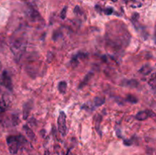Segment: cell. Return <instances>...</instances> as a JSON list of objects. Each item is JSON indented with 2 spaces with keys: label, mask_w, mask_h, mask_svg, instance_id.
<instances>
[{
  "label": "cell",
  "mask_w": 156,
  "mask_h": 155,
  "mask_svg": "<svg viewBox=\"0 0 156 155\" xmlns=\"http://www.w3.org/2000/svg\"><path fill=\"white\" fill-rule=\"evenodd\" d=\"M7 144H8V150L10 153L15 155L18 153L20 147L21 145L27 144V141L25 138L21 135H9L6 139Z\"/></svg>",
  "instance_id": "obj_3"
},
{
  "label": "cell",
  "mask_w": 156,
  "mask_h": 155,
  "mask_svg": "<svg viewBox=\"0 0 156 155\" xmlns=\"http://www.w3.org/2000/svg\"><path fill=\"white\" fill-rule=\"evenodd\" d=\"M126 100L127 102H129V103H133V104L138 103V98L136 97L134 95H132V94H128L127 97H126Z\"/></svg>",
  "instance_id": "obj_17"
},
{
  "label": "cell",
  "mask_w": 156,
  "mask_h": 155,
  "mask_svg": "<svg viewBox=\"0 0 156 155\" xmlns=\"http://www.w3.org/2000/svg\"><path fill=\"white\" fill-rule=\"evenodd\" d=\"M10 47L15 60L18 62L22 56L27 47L25 35L22 34V32L20 34L16 32V34H14L11 37L10 41Z\"/></svg>",
  "instance_id": "obj_2"
},
{
  "label": "cell",
  "mask_w": 156,
  "mask_h": 155,
  "mask_svg": "<svg viewBox=\"0 0 156 155\" xmlns=\"http://www.w3.org/2000/svg\"><path fill=\"white\" fill-rule=\"evenodd\" d=\"M139 18V14L138 13H134L132 16V20L133 21V22H136L137 21V19Z\"/></svg>",
  "instance_id": "obj_23"
},
{
  "label": "cell",
  "mask_w": 156,
  "mask_h": 155,
  "mask_svg": "<svg viewBox=\"0 0 156 155\" xmlns=\"http://www.w3.org/2000/svg\"><path fill=\"white\" fill-rule=\"evenodd\" d=\"M57 123H58L59 132L63 136H65L66 134V115L64 112H60Z\"/></svg>",
  "instance_id": "obj_4"
},
{
  "label": "cell",
  "mask_w": 156,
  "mask_h": 155,
  "mask_svg": "<svg viewBox=\"0 0 156 155\" xmlns=\"http://www.w3.org/2000/svg\"><path fill=\"white\" fill-rule=\"evenodd\" d=\"M0 85H2V87L6 88L9 91H12V81H11V77H10L7 71H4L2 72V78H1V80H0Z\"/></svg>",
  "instance_id": "obj_5"
},
{
  "label": "cell",
  "mask_w": 156,
  "mask_h": 155,
  "mask_svg": "<svg viewBox=\"0 0 156 155\" xmlns=\"http://www.w3.org/2000/svg\"><path fill=\"white\" fill-rule=\"evenodd\" d=\"M93 75H94L93 72H89V73H88V74H86V76H85V78H83V80H82V82L80 83V84H79V89L83 88V87H85V86H86V84H87L89 82V81H90L91 78L93 77Z\"/></svg>",
  "instance_id": "obj_11"
},
{
  "label": "cell",
  "mask_w": 156,
  "mask_h": 155,
  "mask_svg": "<svg viewBox=\"0 0 156 155\" xmlns=\"http://www.w3.org/2000/svg\"><path fill=\"white\" fill-rule=\"evenodd\" d=\"M151 71H152V68L149 65H145L139 70V72L142 75H148L151 73Z\"/></svg>",
  "instance_id": "obj_12"
},
{
  "label": "cell",
  "mask_w": 156,
  "mask_h": 155,
  "mask_svg": "<svg viewBox=\"0 0 156 155\" xmlns=\"http://www.w3.org/2000/svg\"><path fill=\"white\" fill-rule=\"evenodd\" d=\"M112 1H114V2H117V0H112Z\"/></svg>",
  "instance_id": "obj_25"
},
{
  "label": "cell",
  "mask_w": 156,
  "mask_h": 155,
  "mask_svg": "<svg viewBox=\"0 0 156 155\" xmlns=\"http://www.w3.org/2000/svg\"><path fill=\"white\" fill-rule=\"evenodd\" d=\"M123 143H124V144H125V145L129 146V145H131V144H132V141H130V140H124Z\"/></svg>",
  "instance_id": "obj_24"
},
{
  "label": "cell",
  "mask_w": 156,
  "mask_h": 155,
  "mask_svg": "<svg viewBox=\"0 0 156 155\" xmlns=\"http://www.w3.org/2000/svg\"><path fill=\"white\" fill-rule=\"evenodd\" d=\"M66 13H67V6H65L63 8L62 11L60 12V18L63 20H64L66 17Z\"/></svg>",
  "instance_id": "obj_20"
},
{
  "label": "cell",
  "mask_w": 156,
  "mask_h": 155,
  "mask_svg": "<svg viewBox=\"0 0 156 155\" xmlns=\"http://www.w3.org/2000/svg\"><path fill=\"white\" fill-rule=\"evenodd\" d=\"M28 17L32 21H40L41 19L38 11L37 10L34 9V8H30L29 9V11H28Z\"/></svg>",
  "instance_id": "obj_10"
},
{
  "label": "cell",
  "mask_w": 156,
  "mask_h": 155,
  "mask_svg": "<svg viewBox=\"0 0 156 155\" xmlns=\"http://www.w3.org/2000/svg\"><path fill=\"white\" fill-rule=\"evenodd\" d=\"M151 116H154V113H152L151 110H143V111L139 112L135 117L139 121H143L151 117Z\"/></svg>",
  "instance_id": "obj_7"
},
{
  "label": "cell",
  "mask_w": 156,
  "mask_h": 155,
  "mask_svg": "<svg viewBox=\"0 0 156 155\" xmlns=\"http://www.w3.org/2000/svg\"><path fill=\"white\" fill-rule=\"evenodd\" d=\"M104 11H105V13L106 14V15H111L113 12H114V9H113L111 7H108V8H105V9L104 10Z\"/></svg>",
  "instance_id": "obj_21"
},
{
  "label": "cell",
  "mask_w": 156,
  "mask_h": 155,
  "mask_svg": "<svg viewBox=\"0 0 156 155\" xmlns=\"http://www.w3.org/2000/svg\"><path fill=\"white\" fill-rule=\"evenodd\" d=\"M66 89H67V83L65 81H60L58 84V90L60 94H65L66 92Z\"/></svg>",
  "instance_id": "obj_15"
},
{
  "label": "cell",
  "mask_w": 156,
  "mask_h": 155,
  "mask_svg": "<svg viewBox=\"0 0 156 155\" xmlns=\"http://www.w3.org/2000/svg\"><path fill=\"white\" fill-rule=\"evenodd\" d=\"M33 107V102L31 100L27 101V103L24 105V108H23V119L24 120H27L28 116H29L31 110H32Z\"/></svg>",
  "instance_id": "obj_9"
},
{
  "label": "cell",
  "mask_w": 156,
  "mask_h": 155,
  "mask_svg": "<svg viewBox=\"0 0 156 155\" xmlns=\"http://www.w3.org/2000/svg\"><path fill=\"white\" fill-rule=\"evenodd\" d=\"M8 104L5 99V93L3 90V87L0 85V111L4 112L6 110Z\"/></svg>",
  "instance_id": "obj_6"
},
{
  "label": "cell",
  "mask_w": 156,
  "mask_h": 155,
  "mask_svg": "<svg viewBox=\"0 0 156 155\" xmlns=\"http://www.w3.org/2000/svg\"><path fill=\"white\" fill-rule=\"evenodd\" d=\"M23 129H24V132H26V135H27L28 138H30L32 141L35 139V135H34V133L33 132V131L31 130V129L29 126H27V125H24V127H23Z\"/></svg>",
  "instance_id": "obj_13"
},
{
  "label": "cell",
  "mask_w": 156,
  "mask_h": 155,
  "mask_svg": "<svg viewBox=\"0 0 156 155\" xmlns=\"http://www.w3.org/2000/svg\"><path fill=\"white\" fill-rule=\"evenodd\" d=\"M120 85L122 87H130V88H136L138 87L139 82L136 79H125L123 80L120 83Z\"/></svg>",
  "instance_id": "obj_8"
},
{
  "label": "cell",
  "mask_w": 156,
  "mask_h": 155,
  "mask_svg": "<svg viewBox=\"0 0 156 155\" xmlns=\"http://www.w3.org/2000/svg\"><path fill=\"white\" fill-rule=\"evenodd\" d=\"M155 84H156V80H155V78H154V74H153L152 78H151L150 81H148V84H149L150 87H151L153 90H155Z\"/></svg>",
  "instance_id": "obj_19"
},
{
  "label": "cell",
  "mask_w": 156,
  "mask_h": 155,
  "mask_svg": "<svg viewBox=\"0 0 156 155\" xmlns=\"http://www.w3.org/2000/svg\"><path fill=\"white\" fill-rule=\"evenodd\" d=\"M101 116L99 114L96 115L95 116V129H96L97 131L98 132V133H100V124L101 122Z\"/></svg>",
  "instance_id": "obj_16"
},
{
  "label": "cell",
  "mask_w": 156,
  "mask_h": 155,
  "mask_svg": "<svg viewBox=\"0 0 156 155\" xmlns=\"http://www.w3.org/2000/svg\"><path fill=\"white\" fill-rule=\"evenodd\" d=\"M105 97H96L95 99H94L93 104L95 107H98L103 105L104 103H105Z\"/></svg>",
  "instance_id": "obj_14"
},
{
  "label": "cell",
  "mask_w": 156,
  "mask_h": 155,
  "mask_svg": "<svg viewBox=\"0 0 156 155\" xmlns=\"http://www.w3.org/2000/svg\"><path fill=\"white\" fill-rule=\"evenodd\" d=\"M74 12L76 13V14H77V15H81V14H82V11H81V9H80V8H79V6H76V7H75Z\"/></svg>",
  "instance_id": "obj_22"
},
{
  "label": "cell",
  "mask_w": 156,
  "mask_h": 155,
  "mask_svg": "<svg viewBox=\"0 0 156 155\" xmlns=\"http://www.w3.org/2000/svg\"><path fill=\"white\" fill-rule=\"evenodd\" d=\"M62 34H62L61 31H60V30H56V31H55L54 32H53V37H52V38H53V41H56L59 38H60V37H61Z\"/></svg>",
  "instance_id": "obj_18"
},
{
  "label": "cell",
  "mask_w": 156,
  "mask_h": 155,
  "mask_svg": "<svg viewBox=\"0 0 156 155\" xmlns=\"http://www.w3.org/2000/svg\"><path fill=\"white\" fill-rule=\"evenodd\" d=\"M131 36L127 31L126 26L123 22L112 21L107 26L106 44L108 47L116 51L127 47L130 41Z\"/></svg>",
  "instance_id": "obj_1"
}]
</instances>
